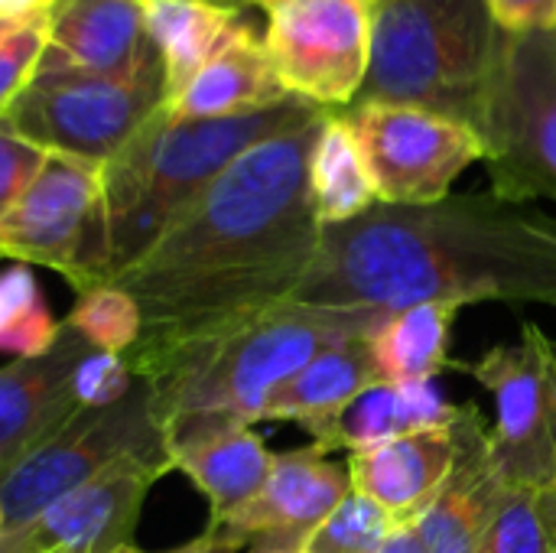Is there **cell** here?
Wrapping results in <instances>:
<instances>
[{
    "label": "cell",
    "mask_w": 556,
    "mask_h": 553,
    "mask_svg": "<svg viewBox=\"0 0 556 553\" xmlns=\"http://www.w3.org/2000/svg\"><path fill=\"white\" fill-rule=\"evenodd\" d=\"M39 23L46 68L130 78L163 65L147 33L143 0H49Z\"/></svg>",
    "instance_id": "cell-15"
},
{
    "label": "cell",
    "mask_w": 556,
    "mask_h": 553,
    "mask_svg": "<svg viewBox=\"0 0 556 553\" xmlns=\"http://www.w3.org/2000/svg\"><path fill=\"white\" fill-rule=\"evenodd\" d=\"M378 553H427V551H424V541H420V535H417V528H414V525H397V528L388 535V541L378 548Z\"/></svg>",
    "instance_id": "cell-34"
},
{
    "label": "cell",
    "mask_w": 556,
    "mask_h": 553,
    "mask_svg": "<svg viewBox=\"0 0 556 553\" xmlns=\"http://www.w3.org/2000/svg\"><path fill=\"white\" fill-rule=\"evenodd\" d=\"M309 192L319 225H342L365 215L375 202V183L345 111H326L309 156Z\"/></svg>",
    "instance_id": "cell-25"
},
{
    "label": "cell",
    "mask_w": 556,
    "mask_h": 553,
    "mask_svg": "<svg viewBox=\"0 0 556 553\" xmlns=\"http://www.w3.org/2000/svg\"><path fill=\"white\" fill-rule=\"evenodd\" d=\"M352 492L345 463H332L313 443L274 453L264 489L235 515L208 521L205 535L222 553L303 551L309 535Z\"/></svg>",
    "instance_id": "cell-13"
},
{
    "label": "cell",
    "mask_w": 556,
    "mask_h": 553,
    "mask_svg": "<svg viewBox=\"0 0 556 553\" xmlns=\"http://www.w3.org/2000/svg\"><path fill=\"white\" fill-rule=\"evenodd\" d=\"M130 456H169L143 378L124 401L72 414L0 476V538L23 531L52 502Z\"/></svg>",
    "instance_id": "cell-8"
},
{
    "label": "cell",
    "mask_w": 556,
    "mask_h": 553,
    "mask_svg": "<svg viewBox=\"0 0 556 553\" xmlns=\"http://www.w3.org/2000/svg\"><path fill=\"white\" fill-rule=\"evenodd\" d=\"M384 316L371 310H329L287 300L228 332L156 349L127 352L147 381L166 450L228 427L264 420L274 394L329 345L375 332Z\"/></svg>",
    "instance_id": "cell-3"
},
{
    "label": "cell",
    "mask_w": 556,
    "mask_h": 553,
    "mask_svg": "<svg viewBox=\"0 0 556 553\" xmlns=\"http://www.w3.org/2000/svg\"><path fill=\"white\" fill-rule=\"evenodd\" d=\"M450 368L476 378L495 401L489 453L508 489L544 492L556 476V345L538 323H521L515 345Z\"/></svg>",
    "instance_id": "cell-9"
},
{
    "label": "cell",
    "mask_w": 556,
    "mask_h": 553,
    "mask_svg": "<svg viewBox=\"0 0 556 553\" xmlns=\"http://www.w3.org/2000/svg\"><path fill=\"white\" fill-rule=\"evenodd\" d=\"M326 108L287 98L274 108L215 117L176 121L166 104L134 140L101 166V212L88 241L78 293L111 284L127 271L244 150L296 127Z\"/></svg>",
    "instance_id": "cell-4"
},
{
    "label": "cell",
    "mask_w": 556,
    "mask_h": 553,
    "mask_svg": "<svg viewBox=\"0 0 556 553\" xmlns=\"http://www.w3.org/2000/svg\"><path fill=\"white\" fill-rule=\"evenodd\" d=\"M0 531H3V508H0Z\"/></svg>",
    "instance_id": "cell-42"
},
{
    "label": "cell",
    "mask_w": 556,
    "mask_h": 553,
    "mask_svg": "<svg viewBox=\"0 0 556 553\" xmlns=\"http://www.w3.org/2000/svg\"><path fill=\"white\" fill-rule=\"evenodd\" d=\"M463 407L450 404L433 381H378L371 385L349 411L336 420V427L313 443L323 456L342 450V453H362L410 433L437 430L456 424Z\"/></svg>",
    "instance_id": "cell-21"
},
{
    "label": "cell",
    "mask_w": 556,
    "mask_h": 553,
    "mask_svg": "<svg viewBox=\"0 0 556 553\" xmlns=\"http://www.w3.org/2000/svg\"><path fill=\"white\" fill-rule=\"evenodd\" d=\"M49 0H0V20L7 23H23V20H39L46 13Z\"/></svg>",
    "instance_id": "cell-35"
},
{
    "label": "cell",
    "mask_w": 556,
    "mask_h": 553,
    "mask_svg": "<svg viewBox=\"0 0 556 553\" xmlns=\"http://www.w3.org/2000/svg\"><path fill=\"white\" fill-rule=\"evenodd\" d=\"M296 98L283 88L264 39L241 23L231 39L166 101V114L176 121H215L241 117Z\"/></svg>",
    "instance_id": "cell-19"
},
{
    "label": "cell",
    "mask_w": 556,
    "mask_h": 553,
    "mask_svg": "<svg viewBox=\"0 0 556 553\" xmlns=\"http://www.w3.org/2000/svg\"><path fill=\"white\" fill-rule=\"evenodd\" d=\"M300 303L391 316L424 303H541L556 310V215L495 192L430 205L375 202L326 225Z\"/></svg>",
    "instance_id": "cell-2"
},
{
    "label": "cell",
    "mask_w": 556,
    "mask_h": 553,
    "mask_svg": "<svg viewBox=\"0 0 556 553\" xmlns=\"http://www.w3.org/2000/svg\"><path fill=\"white\" fill-rule=\"evenodd\" d=\"M244 3H254V7H261V10L267 13V10H274V7H283V3H290V0H244Z\"/></svg>",
    "instance_id": "cell-38"
},
{
    "label": "cell",
    "mask_w": 556,
    "mask_h": 553,
    "mask_svg": "<svg viewBox=\"0 0 556 553\" xmlns=\"http://www.w3.org/2000/svg\"><path fill=\"white\" fill-rule=\"evenodd\" d=\"M459 456L430 508L414 521L427 553H476L485 525L505 492L489 453V424L476 404H463L456 420Z\"/></svg>",
    "instance_id": "cell-17"
},
{
    "label": "cell",
    "mask_w": 556,
    "mask_h": 553,
    "mask_svg": "<svg viewBox=\"0 0 556 553\" xmlns=\"http://www.w3.org/2000/svg\"><path fill=\"white\" fill-rule=\"evenodd\" d=\"M225 3H235V7H244V0H225Z\"/></svg>",
    "instance_id": "cell-41"
},
{
    "label": "cell",
    "mask_w": 556,
    "mask_h": 553,
    "mask_svg": "<svg viewBox=\"0 0 556 553\" xmlns=\"http://www.w3.org/2000/svg\"><path fill=\"white\" fill-rule=\"evenodd\" d=\"M371 52L355 98L479 124L505 29L485 0H368Z\"/></svg>",
    "instance_id": "cell-5"
},
{
    "label": "cell",
    "mask_w": 556,
    "mask_h": 553,
    "mask_svg": "<svg viewBox=\"0 0 556 553\" xmlns=\"http://www.w3.org/2000/svg\"><path fill=\"white\" fill-rule=\"evenodd\" d=\"M456 313L459 310L446 303H424L384 316L368 336L378 381H433L446 372L453 365L450 329Z\"/></svg>",
    "instance_id": "cell-24"
},
{
    "label": "cell",
    "mask_w": 556,
    "mask_h": 553,
    "mask_svg": "<svg viewBox=\"0 0 556 553\" xmlns=\"http://www.w3.org/2000/svg\"><path fill=\"white\" fill-rule=\"evenodd\" d=\"M42 163H46V150L0 127V218L23 196V189L33 183Z\"/></svg>",
    "instance_id": "cell-32"
},
{
    "label": "cell",
    "mask_w": 556,
    "mask_h": 553,
    "mask_svg": "<svg viewBox=\"0 0 556 553\" xmlns=\"http://www.w3.org/2000/svg\"><path fill=\"white\" fill-rule=\"evenodd\" d=\"M476 553H554L541 492L505 486Z\"/></svg>",
    "instance_id": "cell-29"
},
{
    "label": "cell",
    "mask_w": 556,
    "mask_h": 553,
    "mask_svg": "<svg viewBox=\"0 0 556 553\" xmlns=\"http://www.w3.org/2000/svg\"><path fill=\"white\" fill-rule=\"evenodd\" d=\"M345 117L384 205L440 202L472 163L485 160L476 127L427 108L358 101Z\"/></svg>",
    "instance_id": "cell-10"
},
{
    "label": "cell",
    "mask_w": 556,
    "mask_h": 553,
    "mask_svg": "<svg viewBox=\"0 0 556 553\" xmlns=\"http://www.w3.org/2000/svg\"><path fill=\"white\" fill-rule=\"evenodd\" d=\"M397 521L358 492H349L309 535L303 553H378Z\"/></svg>",
    "instance_id": "cell-28"
},
{
    "label": "cell",
    "mask_w": 556,
    "mask_h": 553,
    "mask_svg": "<svg viewBox=\"0 0 556 553\" xmlns=\"http://www.w3.org/2000/svg\"><path fill=\"white\" fill-rule=\"evenodd\" d=\"M257 553H303V551H257Z\"/></svg>",
    "instance_id": "cell-40"
},
{
    "label": "cell",
    "mask_w": 556,
    "mask_h": 553,
    "mask_svg": "<svg viewBox=\"0 0 556 553\" xmlns=\"http://www.w3.org/2000/svg\"><path fill=\"white\" fill-rule=\"evenodd\" d=\"M91 349L62 323L55 345L39 359H16L0 368V476L78 414L72 368Z\"/></svg>",
    "instance_id": "cell-16"
},
{
    "label": "cell",
    "mask_w": 556,
    "mask_h": 553,
    "mask_svg": "<svg viewBox=\"0 0 556 553\" xmlns=\"http://www.w3.org/2000/svg\"><path fill=\"white\" fill-rule=\"evenodd\" d=\"M143 16L166 72L169 101L244 23V7L225 0H143Z\"/></svg>",
    "instance_id": "cell-23"
},
{
    "label": "cell",
    "mask_w": 556,
    "mask_h": 553,
    "mask_svg": "<svg viewBox=\"0 0 556 553\" xmlns=\"http://www.w3.org/2000/svg\"><path fill=\"white\" fill-rule=\"evenodd\" d=\"M134 385H137V375H134L127 355L85 349V355L72 368V394H75L78 411L111 407V404L124 401Z\"/></svg>",
    "instance_id": "cell-30"
},
{
    "label": "cell",
    "mask_w": 556,
    "mask_h": 553,
    "mask_svg": "<svg viewBox=\"0 0 556 553\" xmlns=\"http://www.w3.org/2000/svg\"><path fill=\"white\" fill-rule=\"evenodd\" d=\"M163 65L130 78L36 65L29 85L0 117V127L46 153L104 166L150 117L163 111Z\"/></svg>",
    "instance_id": "cell-6"
},
{
    "label": "cell",
    "mask_w": 556,
    "mask_h": 553,
    "mask_svg": "<svg viewBox=\"0 0 556 553\" xmlns=\"http://www.w3.org/2000/svg\"><path fill=\"white\" fill-rule=\"evenodd\" d=\"M323 117L244 150L111 280L140 306L137 352L228 332L296 297L323 238L309 192Z\"/></svg>",
    "instance_id": "cell-1"
},
{
    "label": "cell",
    "mask_w": 556,
    "mask_h": 553,
    "mask_svg": "<svg viewBox=\"0 0 556 553\" xmlns=\"http://www.w3.org/2000/svg\"><path fill=\"white\" fill-rule=\"evenodd\" d=\"M173 473L169 456H130L52 502L0 553H114L130 544L150 489Z\"/></svg>",
    "instance_id": "cell-14"
},
{
    "label": "cell",
    "mask_w": 556,
    "mask_h": 553,
    "mask_svg": "<svg viewBox=\"0 0 556 553\" xmlns=\"http://www.w3.org/2000/svg\"><path fill=\"white\" fill-rule=\"evenodd\" d=\"M114 553H150V551H140V548H130V544H127V548H117ZM163 553H222V551H218V544L202 531V535H199V538H192L189 544H182V548H173V551H163Z\"/></svg>",
    "instance_id": "cell-36"
},
{
    "label": "cell",
    "mask_w": 556,
    "mask_h": 553,
    "mask_svg": "<svg viewBox=\"0 0 556 553\" xmlns=\"http://www.w3.org/2000/svg\"><path fill=\"white\" fill-rule=\"evenodd\" d=\"M13 26H16V23H7V20H0V36H3L7 29H13Z\"/></svg>",
    "instance_id": "cell-39"
},
{
    "label": "cell",
    "mask_w": 556,
    "mask_h": 553,
    "mask_svg": "<svg viewBox=\"0 0 556 553\" xmlns=\"http://www.w3.org/2000/svg\"><path fill=\"white\" fill-rule=\"evenodd\" d=\"M65 326L75 329L91 349L114 355H127L143 336V316L137 300L114 284H101L78 293L72 313L65 316Z\"/></svg>",
    "instance_id": "cell-27"
},
{
    "label": "cell",
    "mask_w": 556,
    "mask_h": 553,
    "mask_svg": "<svg viewBox=\"0 0 556 553\" xmlns=\"http://www.w3.org/2000/svg\"><path fill=\"white\" fill-rule=\"evenodd\" d=\"M505 33L556 29V0H485Z\"/></svg>",
    "instance_id": "cell-33"
},
{
    "label": "cell",
    "mask_w": 556,
    "mask_h": 553,
    "mask_svg": "<svg viewBox=\"0 0 556 553\" xmlns=\"http://www.w3.org/2000/svg\"><path fill=\"white\" fill-rule=\"evenodd\" d=\"M476 130L495 196L556 202V29L505 33Z\"/></svg>",
    "instance_id": "cell-7"
},
{
    "label": "cell",
    "mask_w": 556,
    "mask_h": 553,
    "mask_svg": "<svg viewBox=\"0 0 556 553\" xmlns=\"http://www.w3.org/2000/svg\"><path fill=\"white\" fill-rule=\"evenodd\" d=\"M169 460L173 469L208 499V521H222L244 508L264 489L274 466V453L251 427L192 437L173 447Z\"/></svg>",
    "instance_id": "cell-22"
},
{
    "label": "cell",
    "mask_w": 556,
    "mask_h": 553,
    "mask_svg": "<svg viewBox=\"0 0 556 553\" xmlns=\"http://www.w3.org/2000/svg\"><path fill=\"white\" fill-rule=\"evenodd\" d=\"M264 46L290 95L326 111H345L368 75V0H290L274 7L267 10Z\"/></svg>",
    "instance_id": "cell-11"
},
{
    "label": "cell",
    "mask_w": 556,
    "mask_h": 553,
    "mask_svg": "<svg viewBox=\"0 0 556 553\" xmlns=\"http://www.w3.org/2000/svg\"><path fill=\"white\" fill-rule=\"evenodd\" d=\"M541 505H544V518H547V531H551V544L556 553V476L554 482L541 492Z\"/></svg>",
    "instance_id": "cell-37"
},
{
    "label": "cell",
    "mask_w": 556,
    "mask_h": 553,
    "mask_svg": "<svg viewBox=\"0 0 556 553\" xmlns=\"http://www.w3.org/2000/svg\"><path fill=\"white\" fill-rule=\"evenodd\" d=\"M42 23L23 20L0 36V117L16 101V95L29 85L39 59H42Z\"/></svg>",
    "instance_id": "cell-31"
},
{
    "label": "cell",
    "mask_w": 556,
    "mask_h": 553,
    "mask_svg": "<svg viewBox=\"0 0 556 553\" xmlns=\"http://www.w3.org/2000/svg\"><path fill=\"white\" fill-rule=\"evenodd\" d=\"M456 456L459 427L450 424L352 453L345 466L352 492L384 508L397 525H414L443 489Z\"/></svg>",
    "instance_id": "cell-18"
},
{
    "label": "cell",
    "mask_w": 556,
    "mask_h": 553,
    "mask_svg": "<svg viewBox=\"0 0 556 553\" xmlns=\"http://www.w3.org/2000/svg\"><path fill=\"white\" fill-rule=\"evenodd\" d=\"M101 212V166L46 153L23 196L0 218V257L42 264L78 287Z\"/></svg>",
    "instance_id": "cell-12"
},
{
    "label": "cell",
    "mask_w": 556,
    "mask_h": 553,
    "mask_svg": "<svg viewBox=\"0 0 556 553\" xmlns=\"http://www.w3.org/2000/svg\"><path fill=\"white\" fill-rule=\"evenodd\" d=\"M62 332L29 264L0 271V352L13 359L46 355Z\"/></svg>",
    "instance_id": "cell-26"
},
{
    "label": "cell",
    "mask_w": 556,
    "mask_h": 553,
    "mask_svg": "<svg viewBox=\"0 0 556 553\" xmlns=\"http://www.w3.org/2000/svg\"><path fill=\"white\" fill-rule=\"evenodd\" d=\"M368 336L371 332L349 336L319 352L274 394L264 420L296 424L313 437V443H319L349 411V404H355L371 385H378Z\"/></svg>",
    "instance_id": "cell-20"
}]
</instances>
